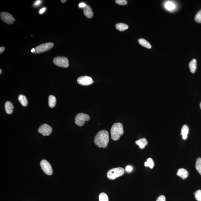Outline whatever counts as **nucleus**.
Segmentation results:
<instances>
[{"mask_svg":"<svg viewBox=\"0 0 201 201\" xmlns=\"http://www.w3.org/2000/svg\"><path fill=\"white\" fill-rule=\"evenodd\" d=\"M109 142L108 132L106 130L99 132L94 139V143L99 148H106Z\"/></svg>","mask_w":201,"mask_h":201,"instance_id":"nucleus-1","label":"nucleus"},{"mask_svg":"<svg viewBox=\"0 0 201 201\" xmlns=\"http://www.w3.org/2000/svg\"><path fill=\"white\" fill-rule=\"evenodd\" d=\"M124 134L123 126L120 122L114 123L111 129V138L116 141L120 139L121 136Z\"/></svg>","mask_w":201,"mask_h":201,"instance_id":"nucleus-2","label":"nucleus"},{"mask_svg":"<svg viewBox=\"0 0 201 201\" xmlns=\"http://www.w3.org/2000/svg\"><path fill=\"white\" fill-rule=\"evenodd\" d=\"M125 173V170L123 168L118 167L111 169L107 173V176L109 179L113 180L116 178L122 176Z\"/></svg>","mask_w":201,"mask_h":201,"instance_id":"nucleus-3","label":"nucleus"},{"mask_svg":"<svg viewBox=\"0 0 201 201\" xmlns=\"http://www.w3.org/2000/svg\"><path fill=\"white\" fill-rule=\"evenodd\" d=\"M53 63L56 66L67 68L69 66L68 59L64 57H57L53 59Z\"/></svg>","mask_w":201,"mask_h":201,"instance_id":"nucleus-4","label":"nucleus"},{"mask_svg":"<svg viewBox=\"0 0 201 201\" xmlns=\"http://www.w3.org/2000/svg\"><path fill=\"white\" fill-rule=\"evenodd\" d=\"M75 120V122L77 125L82 126L84 125L85 122L89 121L90 117L87 114L80 113L76 115Z\"/></svg>","mask_w":201,"mask_h":201,"instance_id":"nucleus-5","label":"nucleus"},{"mask_svg":"<svg viewBox=\"0 0 201 201\" xmlns=\"http://www.w3.org/2000/svg\"><path fill=\"white\" fill-rule=\"evenodd\" d=\"M53 46L54 44L53 42H48L42 44L35 47V51L34 53L39 54L47 52L53 48Z\"/></svg>","mask_w":201,"mask_h":201,"instance_id":"nucleus-6","label":"nucleus"},{"mask_svg":"<svg viewBox=\"0 0 201 201\" xmlns=\"http://www.w3.org/2000/svg\"><path fill=\"white\" fill-rule=\"evenodd\" d=\"M40 166L42 170L47 175L53 174V169L49 163L46 160H42L40 162Z\"/></svg>","mask_w":201,"mask_h":201,"instance_id":"nucleus-7","label":"nucleus"},{"mask_svg":"<svg viewBox=\"0 0 201 201\" xmlns=\"http://www.w3.org/2000/svg\"><path fill=\"white\" fill-rule=\"evenodd\" d=\"M0 17L2 20L8 24L14 23V21L15 20L12 15L8 12H1L0 14Z\"/></svg>","mask_w":201,"mask_h":201,"instance_id":"nucleus-8","label":"nucleus"},{"mask_svg":"<svg viewBox=\"0 0 201 201\" xmlns=\"http://www.w3.org/2000/svg\"><path fill=\"white\" fill-rule=\"evenodd\" d=\"M77 82L80 85L83 86L89 85L94 83L92 78L88 76H82L77 79Z\"/></svg>","mask_w":201,"mask_h":201,"instance_id":"nucleus-9","label":"nucleus"},{"mask_svg":"<svg viewBox=\"0 0 201 201\" xmlns=\"http://www.w3.org/2000/svg\"><path fill=\"white\" fill-rule=\"evenodd\" d=\"M52 131V127L50 126L45 124L40 126L38 130L39 133L42 134L44 136L50 135Z\"/></svg>","mask_w":201,"mask_h":201,"instance_id":"nucleus-10","label":"nucleus"},{"mask_svg":"<svg viewBox=\"0 0 201 201\" xmlns=\"http://www.w3.org/2000/svg\"><path fill=\"white\" fill-rule=\"evenodd\" d=\"M84 15L88 18H91L93 17V11L91 8L88 5H86L84 8Z\"/></svg>","mask_w":201,"mask_h":201,"instance_id":"nucleus-11","label":"nucleus"},{"mask_svg":"<svg viewBox=\"0 0 201 201\" xmlns=\"http://www.w3.org/2000/svg\"><path fill=\"white\" fill-rule=\"evenodd\" d=\"M176 175L179 177L182 178L183 179H185L188 177L189 173L186 169L184 168H180L178 170Z\"/></svg>","mask_w":201,"mask_h":201,"instance_id":"nucleus-12","label":"nucleus"},{"mask_svg":"<svg viewBox=\"0 0 201 201\" xmlns=\"http://www.w3.org/2000/svg\"><path fill=\"white\" fill-rule=\"evenodd\" d=\"M14 107L12 103L10 101H7L5 104V111L8 114H11L13 112Z\"/></svg>","mask_w":201,"mask_h":201,"instance_id":"nucleus-13","label":"nucleus"},{"mask_svg":"<svg viewBox=\"0 0 201 201\" xmlns=\"http://www.w3.org/2000/svg\"><path fill=\"white\" fill-rule=\"evenodd\" d=\"M136 144L138 145L141 149H143L148 144V142L145 138L140 139L136 141Z\"/></svg>","mask_w":201,"mask_h":201,"instance_id":"nucleus-14","label":"nucleus"},{"mask_svg":"<svg viewBox=\"0 0 201 201\" xmlns=\"http://www.w3.org/2000/svg\"><path fill=\"white\" fill-rule=\"evenodd\" d=\"M189 132V129L188 126L184 125L181 128V135H182V138L184 140H186L187 138V135Z\"/></svg>","mask_w":201,"mask_h":201,"instance_id":"nucleus-15","label":"nucleus"},{"mask_svg":"<svg viewBox=\"0 0 201 201\" xmlns=\"http://www.w3.org/2000/svg\"><path fill=\"white\" fill-rule=\"evenodd\" d=\"M189 67L191 72L194 73L195 72L197 69V60L193 59L191 60L189 63Z\"/></svg>","mask_w":201,"mask_h":201,"instance_id":"nucleus-16","label":"nucleus"},{"mask_svg":"<svg viewBox=\"0 0 201 201\" xmlns=\"http://www.w3.org/2000/svg\"><path fill=\"white\" fill-rule=\"evenodd\" d=\"M18 99L21 105L23 107H26L28 105V102L27 99L25 96L20 95L19 96Z\"/></svg>","mask_w":201,"mask_h":201,"instance_id":"nucleus-17","label":"nucleus"},{"mask_svg":"<svg viewBox=\"0 0 201 201\" xmlns=\"http://www.w3.org/2000/svg\"><path fill=\"white\" fill-rule=\"evenodd\" d=\"M56 98L54 96L51 95L49 97V105L52 108L54 107L56 105Z\"/></svg>","mask_w":201,"mask_h":201,"instance_id":"nucleus-18","label":"nucleus"},{"mask_svg":"<svg viewBox=\"0 0 201 201\" xmlns=\"http://www.w3.org/2000/svg\"><path fill=\"white\" fill-rule=\"evenodd\" d=\"M139 43L140 45L148 49L151 48L152 46L147 41L143 39H140L138 40Z\"/></svg>","mask_w":201,"mask_h":201,"instance_id":"nucleus-19","label":"nucleus"},{"mask_svg":"<svg viewBox=\"0 0 201 201\" xmlns=\"http://www.w3.org/2000/svg\"><path fill=\"white\" fill-rule=\"evenodd\" d=\"M116 27L117 30L120 31V32H122V31L128 29L129 27L127 24L120 23L117 24L116 25Z\"/></svg>","mask_w":201,"mask_h":201,"instance_id":"nucleus-20","label":"nucleus"},{"mask_svg":"<svg viewBox=\"0 0 201 201\" xmlns=\"http://www.w3.org/2000/svg\"><path fill=\"white\" fill-rule=\"evenodd\" d=\"M165 7L168 11H172L175 9L176 5L171 2L168 1L165 4Z\"/></svg>","mask_w":201,"mask_h":201,"instance_id":"nucleus-21","label":"nucleus"},{"mask_svg":"<svg viewBox=\"0 0 201 201\" xmlns=\"http://www.w3.org/2000/svg\"><path fill=\"white\" fill-rule=\"evenodd\" d=\"M145 166L146 167H149L151 169H152L154 166V162L153 160L151 158H149L147 159V161L145 162Z\"/></svg>","mask_w":201,"mask_h":201,"instance_id":"nucleus-22","label":"nucleus"},{"mask_svg":"<svg viewBox=\"0 0 201 201\" xmlns=\"http://www.w3.org/2000/svg\"><path fill=\"white\" fill-rule=\"evenodd\" d=\"M196 168L201 176V158H199L197 159L196 163Z\"/></svg>","mask_w":201,"mask_h":201,"instance_id":"nucleus-23","label":"nucleus"},{"mask_svg":"<svg viewBox=\"0 0 201 201\" xmlns=\"http://www.w3.org/2000/svg\"><path fill=\"white\" fill-rule=\"evenodd\" d=\"M99 201H109L108 196L107 194L104 193L99 194Z\"/></svg>","mask_w":201,"mask_h":201,"instance_id":"nucleus-24","label":"nucleus"},{"mask_svg":"<svg viewBox=\"0 0 201 201\" xmlns=\"http://www.w3.org/2000/svg\"><path fill=\"white\" fill-rule=\"evenodd\" d=\"M194 19L196 22L201 23V10L197 13Z\"/></svg>","mask_w":201,"mask_h":201,"instance_id":"nucleus-25","label":"nucleus"},{"mask_svg":"<svg viewBox=\"0 0 201 201\" xmlns=\"http://www.w3.org/2000/svg\"><path fill=\"white\" fill-rule=\"evenodd\" d=\"M194 194L195 195L196 200L197 201H201V190H197Z\"/></svg>","mask_w":201,"mask_h":201,"instance_id":"nucleus-26","label":"nucleus"},{"mask_svg":"<svg viewBox=\"0 0 201 201\" xmlns=\"http://www.w3.org/2000/svg\"><path fill=\"white\" fill-rule=\"evenodd\" d=\"M115 1L117 4L120 5H126L127 4V1L126 0H116Z\"/></svg>","mask_w":201,"mask_h":201,"instance_id":"nucleus-27","label":"nucleus"},{"mask_svg":"<svg viewBox=\"0 0 201 201\" xmlns=\"http://www.w3.org/2000/svg\"><path fill=\"white\" fill-rule=\"evenodd\" d=\"M166 197L164 196L161 195L158 197L156 201H166Z\"/></svg>","mask_w":201,"mask_h":201,"instance_id":"nucleus-28","label":"nucleus"},{"mask_svg":"<svg viewBox=\"0 0 201 201\" xmlns=\"http://www.w3.org/2000/svg\"><path fill=\"white\" fill-rule=\"evenodd\" d=\"M133 170V168L131 166H127L126 168V171L127 172H130Z\"/></svg>","mask_w":201,"mask_h":201,"instance_id":"nucleus-29","label":"nucleus"},{"mask_svg":"<svg viewBox=\"0 0 201 201\" xmlns=\"http://www.w3.org/2000/svg\"><path fill=\"white\" fill-rule=\"evenodd\" d=\"M86 5L84 3L82 2L81 3H80L79 5V7L80 8H84L85 6H86Z\"/></svg>","mask_w":201,"mask_h":201,"instance_id":"nucleus-30","label":"nucleus"},{"mask_svg":"<svg viewBox=\"0 0 201 201\" xmlns=\"http://www.w3.org/2000/svg\"><path fill=\"white\" fill-rule=\"evenodd\" d=\"M5 50V47H0V53L1 54Z\"/></svg>","mask_w":201,"mask_h":201,"instance_id":"nucleus-31","label":"nucleus"},{"mask_svg":"<svg viewBox=\"0 0 201 201\" xmlns=\"http://www.w3.org/2000/svg\"><path fill=\"white\" fill-rule=\"evenodd\" d=\"M45 8H42L41 9H40V14H42V13H43L44 12H45Z\"/></svg>","mask_w":201,"mask_h":201,"instance_id":"nucleus-32","label":"nucleus"},{"mask_svg":"<svg viewBox=\"0 0 201 201\" xmlns=\"http://www.w3.org/2000/svg\"><path fill=\"white\" fill-rule=\"evenodd\" d=\"M41 2V1H40V0H39V1H37L35 3V4H34V5H37L40 4Z\"/></svg>","mask_w":201,"mask_h":201,"instance_id":"nucleus-33","label":"nucleus"},{"mask_svg":"<svg viewBox=\"0 0 201 201\" xmlns=\"http://www.w3.org/2000/svg\"><path fill=\"white\" fill-rule=\"evenodd\" d=\"M35 49L33 48L32 49V50H31V52H32V53H35Z\"/></svg>","mask_w":201,"mask_h":201,"instance_id":"nucleus-34","label":"nucleus"},{"mask_svg":"<svg viewBox=\"0 0 201 201\" xmlns=\"http://www.w3.org/2000/svg\"><path fill=\"white\" fill-rule=\"evenodd\" d=\"M61 2L62 3H65L66 1V0H65V1H63V0H62L61 1Z\"/></svg>","mask_w":201,"mask_h":201,"instance_id":"nucleus-35","label":"nucleus"},{"mask_svg":"<svg viewBox=\"0 0 201 201\" xmlns=\"http://www.w3.org/2000/svg\"><path fill=\"white\" fill-rule=\"evenodd\" d=\"M2 72V71L1 69H0V74H1Z\"/></svg>","mask_w":201,"mask_h":201,"instance_id":"nucleus-36","label":"nucleus"},{"mask_svg":"<svg viewBox=\"0 0 201 201\" xmlns=\"http://www.w3.org/2000/svg\"><path fill=\"white\" fill-rule=\"evenodd\" d=\"M200 108L201 109V102H200Z\"/></svg>","mask_w":201,"mask_h":201,"instance_id":"nucleus-37","label":"nucleus"}]
</instances>
